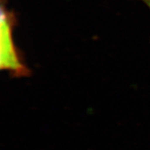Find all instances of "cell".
Listing matches in <instances>:
<instances>
[{
  "instance_id": "1",
  "label": "cell",
  "mask_w": 150,
  "mask_h": 150,
  "mask_svg": "<svg viewBox=\"0 0 150 150\" xmlns=\"http://www.w3.org/2000/svg\"><path fill=\"white\" fill-rule=\"evenodd\" d=\"M15 16L0 0V71H8L16 77L27 76L28 69L13 40Z\"/></svg>"
},
{
  "instance_id": "2",
  "label": "cell",
  "mask_w": 150,
  "mask_h": 150,
  "mask_svg": "<svg viewBox=\"0 0 150 150\" xmlns=\"http://www.w3.org/2000/svg\"><path fill=\"white\" fill-rule=\"evenodd\" d=\"M145 2H146V4L150 7V0H144Z\"/></svg>"
}]
</instances>
